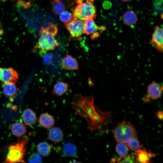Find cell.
I'll return each mask as SVG.
<instances>
[{
	"instance_id": "obj_7",
	"label": "cell",
	"mask_w": 163,
	"mask_h": 163,
	"mask_svg": "<svg viewBox=\"0 0 163 163\" xmlns=\"http://www.w3.org/2000/svg\"><path fill=\"white\" fill-rule=\"evenodd\" d=\"M18 78V73L13 69L0 67V81L2 84L9 82L16 84Z\"/></svg>"
},
{
	"instance_id": "obj_16",
	"label": "cell",
	"mask_w": 163,
	"mask_h": 163,
	"mask_svg": "<svg viewBox=\"0 0 163 163\" xmlns=\"http://www.w3.org/2000/svg\"><path fill=\"white\" fill-rule=\"evenodd\" d=\"M63 133L61 129L58 127L50 128L48 133L50 139L52 142L57 143L61 142L63 139Z\"/></svg>"
},
{
	"instance_id": "obj_2",
	"label": "cell",
	"mask_w": 163,
	"mask_h": 163,
	"mask_svg": "<svg viewBox=\"0 0 163 163\" xmlns=\"http://www.w3.org/2000/svg\"><path fill=\"white\" fill-rule=\"evenodd\" d=\"M58 31L54 24L49 23L46 27H42L39 32V37L37 46L40 50V54H45L48 51L55 49L59 46L55 37Z\"/></svg>"
},
{
	"instance_id": "obj_27",
	"label": "cell",
	"mask_w": 163,
	"mask_h": 163,
	"mask_svg": "<svg viewBox=\"0 0 163 163\" xmlns=\"http://www.w3.org/2000/svg\"><path fill=\"white\" fill-rule=\"evenodd\" d=\"M42 161V157L38 152L33 153L28 159L29 163H40Z\"/></svg>"
},
{
	"instance_id": "obj_15",
	"label": "cell",
	"mask_w": 163,
	"mask_h": 163,
	"mask_svg": "<svg viewBox=\"0 0 163 163\" xmlns=\"http://www.w3.org/2000/svg\"><path fill=\"white\" fill-rule=\"evenodd\" d=\"M122 19L125 24L131 26L136 24L138 21V17L134 11L129 10L124 13L122 16Z\"/></svg>"
},
{
	"instance_id": "obj_29",
	"label": "cell",
	"mask_w": 163,
	"mask_h": 163,
	"mask_svg": "<svg viewBox=\"0 0 163 163\" xmlns=\"http://www.w3.org/2000/svg\"><path fill=\"white\" fill-rule=\"evenodd\" d=\"M157 116L158 118L161 120L163 119V112L161 111H158L157 113Z\"/></svg>"
},
{
	"instance_id": "obj_3",
	"label": "cell",
	"mask_w": 163,
	"mask_h": 163,
	"mask_svg": "<svg viewBox=\"0 0 163 163\" xmlns=\"http://www.w3.org/2000/svg\"><path fill=\"white\" fill-rule=\"evenodd\" d=\"M83 0H77L78 5L74 9L72 14L73 19L85 21L92 18L94 19L96 16V9L93 2L86 0L83 2Z\"/></svg>"
},
{
	"instance_id": "obj_28",
	"label": "cell",
	"mask_w": 163,
	"mask_h": 163,
	"mask_svg": "<svg viewBox=\"0 0 163 163\" xmlns=\"http://www.w3.org/2000/svg\"><path fill=\"white\" fill-rule=\"evenodd\" d=\"M53 54L51 53L45 54L43 57V62L46 65H49L53 59Z\"/></svg>"
},
{
	"instance_id": "obj_23",
	"label": "cell",
	"mask_w": 163,
	"mask_h": 163,
	"mask_svg": "<svg viewBox=\"0 0 163 163\" xmlns=\"http://www.w3.org/2000/svg\"><path fill=\"white\" fill-rule=\"evenodd\" d=\"M116 145L115 150L120 157H123L128 154L129 149L124 143L117 142Z\"/></svg>"
},
{
	"instance_id": "obj_6",
	"label": "cell",
	"mask_w": 163,
	"mask_h": 163,
	"mask_svg": "<svg viewBox=\"0 0 163 163\" xmlns=\"http://www.w3.org/2000/svg\"><path fill=\"white\" fill-rule=\"evenodd\" d=\"M71 37H78L84 33V21L79 19H73L65 24Z\"/></svg>"
},
{
	"instance_id": "obj_8",
	"label": "cell",
	"mask_w": 163,
	"mask_h": 163,
	"mask_svg": "<svg viewBox=\"0 0 163 163\" xmlns=\"http://www.w3.org/2000/svg\"><path fill=\"white\" fill-rule=\"evenodd\" d=\"M163 30L162 27L156 26L154 27L152 35L151 43L159 52H163Z\"/></svg>"
},
{
	"instance_id": "obj_5",
	"label": "cell",
	"mask_w": 163,
	"mask_h": 163,
	"mask_svg": "<svg viewBox=\"0 0 163 163\" xmlns=\"http://www.w3.org/2000/svg\"><path fill=\"white\" fill-rule=\"evenodd\" d=\"M112 131L117 142L125 143L129 139L137 136L135 128L129 122L118 123Z\"/></svg>"
},
{
	"instance_id": "obj_26",
	"label": "cell",
	"mask_w": 163,
	"mask_h": 163,
	"mask_svg": "<svg viewBox=\"0 0 163 163\" xmlns=\"http://www.w3.org/2000/svg\"><path fill=\"white\" fill-rule=\"evenodd\" d=\"M135 155L134 154L127 155L123 157H119L117 160L118 163H134L136 162Z\"/></svg>"
},
{
	"instance_id": "obj_11",
	"label": "cell",
	"mask_w": 163,
	"mask_h": 163,
	"mask_svg": "<svg viewBox=\"0 0 163 163\" xmlns=\"http://www.w3.org/2000/svg\"><path fill=\"white\" fill-rule=\"evenodd\" d=\"M62 67L67 70H77L78 69L77 61L75 58L66 54L61 61Z\"/></svg>"
},
{
	"instance_id": "obj_12",
	"label": "cell",
	"mask_w": 163,
	"mask_h": 163,
	"mask_svg": "<svg viewBox=\"0 0 163 163\" xmlns=\"http://www.w3.org/2000/svg\"><path fill=\"white\" fill-rule=\"evenodd\" d=\"M137 156V162L148 163L151 162V159L155 156L151 152H148L145 149H140L135 152Z\"/></svg>"
},
{
	"instance_id": "obj_32",
	"label": "cell",
	"mask_w": 163,
	"mask_h": 163,
	"mask_svg": "<svg viewBox=\"0 0 163 163\" xmlns=\"http://www.w3.org/2000/svg\"><path fill=\"white\" fill-rule=\"evenodd\" d=\"M90 0V1H91L92 2H94V1H95V0Z\"/></svg>"
},
{
	"instance_id": "obj_14",
	"label": "cell",
	"mask_w": 163,
	"mask_h": 163,
	"mask_svg": "<svg viewBox=\"0 0 163 163\" xmlns=\"http://www.w3.org/2000/svg\"><path fill=\"white\" fill-rule=\"evenodd\" d=\"M39 122L43 127L50 128L54 126L55 120L52 115L47 113H44L40 115Z\"/></svg>"
},
{
	"instance_id": "obj_31",
	"label": "cell",
	"mask_w": 163,
	"mask_h": 163,
	"mask_svg": "<svg viewBox=\"0 0 163 163\" xmlns=\"http://www.w3.org/2000/svg\"><path fill=\"white\" fill-rule=\"evenodd\" d=\"M121 0L123 2H127L131 0Z\"/></svg>"
},
{
	"instance_id": "obj_22",
	"label": "cell",
	"mask_w": 163,
	"mask_h": 163,
	"mask_svg": "<svg viewBox=\"0 0 163 163\" xmlns=\"http://www.w3.org/2000/svg\"><path fill=\"white\" fill-rule=\"evenodd\" d=\"M129 149L132 151H136L141 149L142 145L140 144V142L136 137L131 138L125 143Z\"/></svg>"
},
{
	"instance_id": "obj_10",
	"label": "cell",
	"mask_w": 163,
	"mask_h": 163,
	"mask_svg": "<svg viewBox=\"0 0 163 163\" xmlns=\"http://www.w3.org/2000/svg\"><path fill=\"white\" fill-rule=\"evenodd\" d=\"M162 86L157 82H153L150 84L147 88L148 99L155 100L158 99L162 94Z\"/></svg>"
},
{
	"instance_id": "obj_25",
	"label": "cell",
	"mask_w": 163,
	"mask_h": 163,
	"mask_svg": "<svg viewBox=\"0 0 163 163\" xmlns=\"http://www.w3.org/2000/svg\"><path fill=\"white\" fill-rule=\"evenodd\" d=\"M59 14L60 20L65 24L68 23L73 19L72 14L68 11L63 10Z\"/></svg>"
},
{
	"instance_id": "obj_17",
	"label": "cell",
	"mask_w": 163,
	"mask_h": 163,
	"mask_svg": "<svg viewBox=\"0 0 163 163\" xmlns=\"http://www.w3.org/2000/svg\"><path fill=\"white\" fill-rule=\"evenodd\" d=\"M69 85L67 83L60 81L56 83L52 90V93L55 95H62L69 91Z\"/></svg>"
},
{
	"instance_id": "obj_13",
	"label": "cell",
	"mask_w": 163,
	"mask_h": 163,
	"mask_svg": "<svg viewBox=\"0 0 163 163\" xmlns=\"http://www.w3.org/2000/svg\"><path fill=\"white\" fill-rule=\"evenodd\" d=\"M22 118L25 124L28 126L35 124L37 120L36 114L30 108L26 109L23 111Z\"/></svg>"
},
{
	"instance_id": "obj_18",
	"label": "cell",
	"mask_w": 163,
	"mask_h": 163,
	"mask_svg": "<svg viewBox=\"0 0 163 163\" xmlns=\"http://www.w3.org/2000/svg\"><path fill=\"white\" fill-rule=\"evenodd\" d=\"M85 27L84 33L87 35L93 34L100 28L95 23L94 19L90 18L84 21Z\"/></svg>"
},
{
	"instance_id": "obj_20",
	"label": "cell",
	"mask_w": 163,
	"mask_h": 163,
	"mask_svg": "<svg viewBox=\"0 0 163 163\" xmlns=\"http://www.w3.org/2000/svg\"><path fill=\"white\" fill-rule=\"evenodd\" d=\"M2 85L3 92L5 96L11 98L15 96L18 91L15 83L9 82Z\"/></svg>"
},
{
	"instance_id": "obj_1",
	"label": "cell",
	"mask_w": 163,
	"mask_h": 163,
	"mask_svg": "<svg viewBox=\"0 0 163 163\" xmlns=\"http://www.w3.org/2000/svg\"><path fill=\"white\" fill-rule=\"evenodd\" d=\"M73 103L74 108L78 113L87 119L89 127L91 129L103 132V129L111 122L110 113L102 112L96 107L92 96L83 97L76 94L74 96Z\"/></svg>"
},
{
	"instance_id": "obj_21",
	"label": "cell",
	"mask_w": 163,
	"mask_h": 163,
	"mask_svg": "<svg viewBox=\"0 0 163 163\" xmlns=\"http://www.w3.org/2000/svg\"><path fill=\"white\" fill-rule=\"evenodd\" d=\"M53 148L52 145L46 142L39 143L37 146V152L41 156H48L51 152Z\"/></svg>"
},
{
	"instance_id": "obj_19",
	"label": "cell",
	"mask_w": 163,
	"mask_h": 163,
	"mask_svg": "<svg viewBox=\"0 0 163 163\" xmlns=\"http://www.w3.org/2000/svg\"><path fill=\"white\" fill-rule=\"evenodd\" d=\"M26 130L25 125L20 122L14 123L11 127V131L12 134L18 137L24 136L26 132Z\"/></svg>"
},
{
	"instance_id": "obj_30",
	"label": "cell",
	"mask_w": 163,
	"mask_h": 163,
	"mask_svg": "<svg viewBox=\"0 0 163 163\" xmlns=\"http://www.w3.org/2000/svg\"><path fill=\"white\" fill-rule=\"evenodd\" d=\"M2 24L0 21V34H1L3 33V30L1 29Z\"/></svg>"
},
{
	"instance_id": "obj_24",
	"label": "cell",
	"mask_w": 163,
	"mask_h": 163,
	"mask_svg": "<svg viewBox=\"0 0 163 163\" xmlns=\"http://www.w3.org/2000/svg\"><path fill=\"white\" fill-rule=\"evenodd\" d=\"M52 3V10L56 14H59L65 9V5L61 0H53Z\"/></svg>"
},
{
	"instance_id": "obj_9",
	"label": "cell",
	"mask_w": 163,
	"mask_h": 163,
	"mask_svg": "<svg viewBox=\"0 0 163 163\" xmlns=\"http://www.w3.org/2000/svg\"><path fill=\"white\" fill-rule=\"evenodd\" d=\"M56 151L62 156L66 157H74L77 153V149L75 145L70 142H67L62 145L56 148Z\"/></svg>"
},
{
	"instance_id": "obj_4",
	"label": "cell",
	"mask_w": 163,
	"mask_h": 163,
	"mask_svg": "<svg viewBox=\"0 0 163 163\" xmlns=\"http://www.w3.org/2000/svg\"><path fill=\"white\" fill-rule=\"evenodd\" d=\"M29 141L28 137L19 139L17 143L8 147V152L4 162L12 163L25 162L23 158L26 152L25 146Z\"/></svg>"
}]
</instances>
